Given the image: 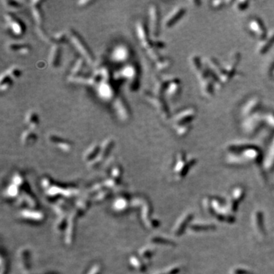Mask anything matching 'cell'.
<instances>
[{
	"instance_id": "7c38bea8",
	"label": "cell",
	"mask_w": 274,
	"mask_h": 274,
	"mask_svg": "<svg viewBox=\"0 0 274 274\" xmlns=\"http://www.w3.org/2000/svg\"><path fill=\"white\" fill-rule=\"evenodd\" d=\"M42 1L34 0L31 2V9L34 21L36 23V27H43L44 21V11L42 9Z\"/></svg>"
},
{
	"instance_id": "7a4b0ae2",
	"label": "cell",
	"mask_w": 274,
	"mask_h": 274,
	"mask_svg": "<svg viewBox=\"0 0 274 274\" xmlns=\"http://www.w3.org/2000/svg\"><path fill=\"white\" fill-rule=\"evenodd\" d=\"M65 31L68 34L69 41L77 52L81 55L82 59L89 65H91L95 64V56L83 38L72 28H68Z\"/></svg>"
},
{
	"instance_id": "ac0fdd59",
	"label": "cell",
	"mask_w": 274,
	"mask_h": 274,
	"mask_svg": "<svg viewBox=\"0 0 274 274\" xmlns=\"http://www.w3.org/2000/svg\"><path fill=\"white\" fill-rule=\"evenodd\" d=\"M38 140V135L35 131L29 129H25L23 130L21 135V142L23 145H30L36 142Z\"/></svg>"
},
{
	"instance_id": "e0dca14e",
	"label": "cell",
	"mask_w": 274,
	"mask_h": 274,
	"mask_svg": "<svg viewBox=\"0 0 274 274\" xmlns=\"http://www.w3.org/2000/svg\"><path fill=\"white\" fill-rule=\"evenodd\" d=\"M100 148H101V145L98 144L97 142H94L91 144L86 150L85 151L83 154V160L87 163L89 164L92 161L96 159L98 157V153L100 152Z\"/></svg>"
},
{
	"instance_id": "277c9868",
	"label": "cell",
	"mask_w": 274,
	"mask_h": 274,
	"mask_svg": "<svg viewBox=\"0 0 274 274\" xmlns=\"http://www.w3.org/2000/svg\"><path fill=\"white\" fill-rule=\"evenodd\" d=\"M4 20L5 22V27L12 35L15 37L24 36L26 32V27L21 19L11 12H5L4 14Z\"/></svg>"
},
{
	"instance_id": "52a82bcc",
	"label": "cell",
	"mask_w": 274,
	"mask_h": 274,
	"mask_svg": "<svg viewBox=\"0 0 274 274\" xmlns=\"http://www.w3.org/2000/svg\"><path fill=\"white\" fill-rule=\"evenodd\" d=\"M114 145H115V141L112 137H107L106 139H104L101 144V148H100V152L98 153V157L96 158V159L90 162L88 164V166L91 168H95L98 165H101L110 155L111 152L114 148Z\"/></svg>"
},
{
	"instance_id": "cb8c5ba5",
	"label": "cell",
	"mask_w": 274,
	"mask_h": 274,
	"mask_svg": "<svg viewBox=\"0 0 274 274\" xmlns=\"http://www.w3.org/2000/svg\"><path fill=\"white\" fill-rule=\"evenodd\" d=\"M36 32L42 41H44L45 43H47V44H53L52 37H50L47 34V32H46L43 27H36Z\"/></svg>"
},
{
	"instance_id": "8fae6325",
	"label": "cell",
	"mask_w": 274,
	"mask_h": 274,
	"mask_svg": "<svg viewBox=\"0 0 274 274\" xmlns=\"http://www.w3.org/2000/svg\"><path fill=\"white\" fill-rule=\"evenodd\" d=\"M149 15V33L153 38L159 34V9L156 5H151L148 8Z\"/></svg>"
},
{
	"instance_id": "8992f818",
	"label": "cell",
	"mask_w": 274,
	"mask_h": 274,
	"mask_svg": "<svg viewBox=\"0 0 274 274\" xmlns=\"http://www.w3.org/2000/svg\"><path fill=\"white\" fill-rule=\"evenodd\" d=\"M114 111L118 119L123 122H127L131 118V111L129 105L121 95L118 94L116 98L112 101Z\"/></svg>"
},
{
	"instance_id": "d4e9b609",
	"label": "cell",
	"mask_w": 274,
	"mask_h": 274,
	"mask_svg": "<svg viewBox=\"0 0 274 274\" xmlns=\"http://www.w3.org/2000/svg\"><path fill=\"white\" fill-rule=\"evenodd\" d=\"M170 64H171V62H170L169 59L165 58V57H161L157 62H155V65H156L157 69L160 71L166 69L169 66Z\"/></svg>"
},
{
	"instance_id": "484cf974",
	"label": "cell",
	"mask_w": 274,
	"mask_h": 274,
	"mask_svg": "<svg viewBox=\"0 0 274 274\" xmlns=\"http://www.w3.org/2000/svg\"><path fill=\"white\" fill-rule=\"evenodd\" d=\"M94 2H95L94 1H91V0H84V1H79L77 4H78V6L86 7L91 5V4H93Z\"/></svg>"
},
{
	"instance_id": "30bf717a",
	"label": "cell",
	"mask_w": 274,
	"mask_h": 274,
	"mask_svg": "<svg viewBox=\"0 0 274 274\" xmlns=\"http://www.w3.org/2000/svg\"><path fill=\"white\" fill-rule=\"evenodd\" d=\"M144 96L148 102L151 103L158 110V113L162 115V117L166 119L169 117V111H168V107L165 105V102L161 98V96L155 95V93H151L149 91H145Z\"/></svg>"
},
{
	"instance_id": "603a6c76",
	"label": "cell",
	"mask_w": 274,
	"mask_h": 274,
	"mask_svg": "<svg viewBox=\"0 0 274 274\" xmlns=\"http://www.w3.org/2000/svg\"><path fill=\"white\" fill-rule=\"evenodd\" d=\"M5 72L11 77L14 81L18 79L22 75V71L18 65H11L9 68H7Z\"/></svg>"
},
{
	"instance_id": "44dd1931",
	"label": "cell",
	"mask_w": 274,
	"mask_h": 274,
	"mask_svg": "<svg viewBox=\"0 0 274 274\" xmlns=\"http://www.w3.org/2000/svg\"><path fill=\"white\" fill-rule=\"evenodd\" d=\"M2 4L4 5L8 12L13 13V11H18L22 8L23 5L21 2L18 1H10V0H2Z\"/></svg>"
},
{
	"instance_id": "3957f363",
	"label": "cell",
	"mask_w": 274,
	"mask_h": 274,
	"mask_svg": "<svg viewBox=\"0 0 274 274\" xmlns=\"http://www.w3.org/2000/svg\"><path fill=\"white\" fill-rule=\"evenodd\" d=\"M135 31H136L137 38L139 40L141 47L145 50L151 59L155 58L158 54L157 49H155V47L154 41L149 38L146 25L142 20H139L135 23Z\"/></svg>"
},
{
	"instance_id": "4fadbf2b",
	"label": "cell",
	"mask_w": 274,
	"mask_h": 274,
	"mask_svg": "<svg viewBox=\"0 0 274 274\" xmlns=\"http://www.w3.org/2000/svg\"><path fill=\"white\" fill-rule=\"evenodd\" d=\"M5 48L11 53H16L21 56H27L31 52V46L22 43L8 42L5 45Z\"/></svg>"
},
{
	"instance_id": "6da1fadb",
	"label": "cell",
	"mask_w": 274,
	"mask_h": 274,
	"mask_svg": "<svg viewBox=\"0 0 274 274\" xmlns=\"http://www.w3.org/2000/svg\"><path fill=\"white\" fill-rule=\"evenodd\" d=\"M139 68L136 63L125 64L117 72L114 74V79L117 82H124L131 92H135L139 89Z\"/></svg>"
},
{
	"instance_id": "ffe728a7",
	"label": "cell",
	"mask_w": 274,
	"mask_h": 274,
	"mask_svg": "<svg viewBox=\"0 0 274 274\" xmlns=\"http://www.w3.org/2000/svg\"><path fill=\"white\" fill-rule=\"evenodd\" d=\"M14 82L15 81L5 71L2 72L0 77V90L1 91L4 92V91H7L9 90L13 85Z\"/></svg>"
},
{
	"instance_id": "9a60e30c",
	"label": "cell",
	"mask_w": 274,
	"mask_h": 274,
	"mask_svg": "<svg viewBox=\"0 0 274 274\" xmlns=\"http://www.w3.org/2000/svg\"><path fill=\"white\" fill-rule=\"evenodd\" d=\"M24 123H25L27 129L34 131L36 130L40 124V118L38 113L34 111V110L28 111L25 117Z\"/></svg>"
},
{
	"instance_id": "9c48e42d",
	"label": "cell",
	"mask_w": 274,
	"mask_h": 274,
	"mask_svg": "<svg viewBox=\"0 0 274 274\" xmlns=\"http://www.w3.org/2000/svg\"><path fill=\"white\" fill-rule=\"evenodd\" d=\"M48 142L52 145H54L59 150L64 152H70L73 149V142L69 139H65L61 135L54 133H49L47 136Z\"/></svg>"
},
{
	"instance_id": "d6986e66",
	"label": "cell",
	"mask_w": 274,
	"mask_h": 274,
	"mask_svg": "<svg viewBox=\"0 0 274 274\" xmlns=\"http://www.w3.org/2000/svg\"><path fill=\"white\" fill-rule=\"evenodd\" d=\"M85 61L82 59V57L79 59H77L75 62V63L72 65V68H71L69 75H68V78H74V77L79 76V75H82V70H83L84 66H85Z\"/></svg>"
},
{
	"instance_id": "5bb4252c",
	"label": "cell",
	"mask_w": 274,
	"mask_h": 274,
	"mask_svg": "<svg viewBox=\"0 0 274 274\" xmlns=\"http://www.w3.org/2000/svg\"><path fill=\"white\" fill-rule=\"evenodd\" d=\"M61 53H62V50H61L60 45L52 44L50 47V50L49 55H48V64L53 69H56L59 67Z\"/></svg>"
},
{
	"instance_id": "2e32d148",
	"label": "cell",
	"mask_w": 274,
	"mask_h": 274,
	"mask_svg": "<svg viewBox=\"0 0 274 274\" xmlns=\"http://www.w3.org/2000/svg\"><path fill=\"white\" fill-rule=\"evenodd\" d=\"M184 13V11L182 8H175L173 11L170 12L164 21V27L169 28L173 26L176 21Z\"/></svg>"
},
{
	"instance_id": "5b68a950",
	"label": "cell",
	"mask_w": 274,
	"mask_h": 274,
	"mask_svg": "<svg viewBox=\"0 0 274 274\" xmlns=\"http://www.w3.org/2000/svg\"><path fill=\"white\" fill-rule=\"evenodd\" d=\"M97 95L102 101L109 102L113 101L118 94L117 93V87L114 85L113 80L105 81L103 80L95 88Z\"/></svg>"
},
{
	"instance_id": "7402d4cb",
	"label": "cell",
	"mask_w": 274,
	"mask_h": 274,
	"mask_svg": "<svg viewBox=\"0 0 274 274\" xmlns=\"http://www.w3.org/2000/svg\"><path fill=\"white\" fill-rule=\"evenodd\" d=\"M53 39V44H58V45H61V44H65L67 41V40H68V34H67L66 31H59V32L56 33L52 37Z\"/></svg>"
},
{
	"instance_id": "ba28073f",
	"label": "cell",
	"mask_w": 274,
	"mask_h": 274,
	"mask_svg": "<svg viewBox=\"0 0 274 274\" xmlns=\"http://www.w3.org/2000/svg\"><path fill=\"white\" fill-rule=\"evenodd\" d=\"M132 56V50L129 46L124 44H120L114 47L111 54L113 62L116 63H125L131 59Z\"/></svg>"
}]
</instances>
